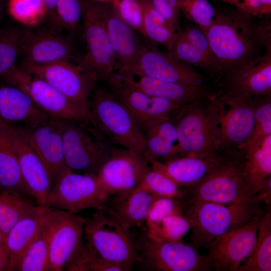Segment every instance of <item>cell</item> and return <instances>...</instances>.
Returning <instances> with one entry per match:
<instances>
[{
  "label": "cell",
  "mask_w": 271,
  "mask_h": 271,
  "mask_svg": "<svg viewBox=\"0 0 271 271\" xmlns=\"http://www.w3.org/2000/svg\"><path fill=\"white\" fill-rule=\"evenodd\" d=\"M53 119L63 139L68 168L96 175L115 146L90 121Z\"/></svg>",
  "instance_id": "8992f818"
},
{
  "label": "cell",
  "mask_w": 271,
  "mask_h": 271,
  "mask_svg": "<svg viewBox=\"0 0 271 271\" xmlns=\"http://www.w3.org/2000/svg\"><path fill=\"white\" fill-rule=\"evenodd\" d=\"M150 168V164L143 156L115 146L96 175L110 196L138 187Z\"/></svg>",
  "instance_id": "4fadbf2b"
},
{
  "label": "cell",
  "mask_w": 271,
  "mask_h": 271,
  "mask_svg": "<svg viewBox=\"0 0 271 271\" xmlns=\"http://www.w3.org/2000/svg\"><path fill=\"white\" fill-rule=\"evenodd\" d=\"M143 12V34L151 42L163 46L167 51L173 45L176 35L150 0H140Z\"/></svg>",
  "instance_id": "d590c367"
},
{
  "label": "cell",
  "mask_w": 271,
  "mask_h": 271,
  "mask_svg": "<svg viewBox=\"0 0 271 271\" xmlns=\"http://www.w3.org/2000/svg\"><path fill=\"white\" fill-rule=\"evenodd\" d=\"M7 9L11 18L29 28L39 26L47 18L43 0H8Z\"/></svg>",
  "instance_id": "74e56055"
},
{
  "label": "cell",
  "mask_w": 271,
  "mask_h": 271,
  "mask_svg": "<svg viewBox=\"0 0 271 271\" xmlns=\"http://www.w3.org/2000/svg\"><path fill=\"white\" fill-rule=\"evenodd\" d=\"M261 217L254 218L209 243L205 256L212 270L237 271L253 250Z\"/></svg>",
  "instance_id": "5bb4252c"
},
{
  "label": "cell",
  "mask_w": 271,
  "mask_h": 271,
  "mask_svg": "<svg viewBox=\"0 0 271 271\" xmlns=\"http://www.w3.org/2000/svg\"><path fill=\"white\" fill-rule=\"evenodd\" d=\"M243 169L247 184L255 195L262 181L271 176V134L246 149Z\"/></svg>",
  "instance_id": "4dcf8cb0"
},
{
  "label": "cell",
  "mask_w": 271,
  "mask_h": 271,
  "mask_svg": "<svg viewBox=\"0 0 271 271\" xmlns=\"http://www.w3.org/2000/svg\"><path fill=\"white\" fill-rule=\"evenodd\" d=\"M116 75L127 85L156 97L167 99L183 104L205 98L213 93L206 85H190L166 81L145 76Z\"/></svg>",
  "instance_id": "4316f807"
},
{
  "label": "cell",
  "mask_w": 271,
  "mask_h": 271,
  "mask_svg": "<svg viewBox=\"0 0 271 271\" xmlns=\"http://www.w3.org/2000/svg\"><path fill=\"white\" fill-rule=\"evenodd\" d=\"M95 253L83 240L71 256L64 269L68 271H90Z\"/></svg>",
  "instance_id": "bcb514c9"
},
{
  "label": "cell",
  "mask_w": 271,
  "mask_h": 271,
  "mask_svg": "<svg viewBox=\"0 0 271 271\" xmlns=\"http://www.w3.org/2000/svg\"><path fill=\"white\" fill-rule=\"evenodd\" d=\"M9 262V258L0 253V270H6Z\"/></svg>",
  "instance_id": "11a10c76"
},
{
  "label": "cell",
  "mask_w": 271,
  "mask_h": 271,
  "mask_svg": "<svg viewBox=\"0 0 271 271\" xmlns=\"http://www.w3.org/2000/svg\"><path fill=\"white\" fill-rule=\"evenodd\" d=\"M145 76L178 84L203 86L207 78L192 67L156 49L145 47L129 75Z\"/></svg>",
  "instance_id": "ffe728a7"
},
{
  "label": "cell",
  "mask_w": 271,
  "mask_h": 271,
  "mask_svg": "<svg viewBox=\"0 0 271 271\" xmlns=\"http://www.w3.org/2000/svg\"><path fill=\"white\" fill-rule=\"evenodd\" d=\"M173 214H182L181 199L157 198L153 203L149 211L146 221L147 226Z\"/></svg>",
  "instance_id": "f6af8a7d"
},
{
  "label": "cell",
  "mask_w": 271,
  "mask_h": 271,
  "mask_svg": "<svg viewBox=\"0 0 271 271\" xmlns=\"http://www.w3.org/2000/svg\"><path fill=\"white\" fill-rule=\"evenodd\" d=\"M270 17H253L237 8L217 9L205 34L222 73L252 61L271 46Z\"/></svg>",
  "instance_id": "6da1fadb"
},
{
  "label": "cell",
  "mask_w": 271,
  "mask_h": 271,
  "mask_svg": "<svg viewBox=\"0 0 271 271\" xmlns=\"http://www.w3.org/2000/svg\"><path fill=\"white\" fill-rule=\"evenodd\" d=\"M90 122L114 146L143 156L146 142L127 109L105 87L93 89L88 99Z\"/></svg>",
  "instance_id": "277c9868"
},
{
  "label": "cell",
  "mask_w": 271,
  "mask_h": 271,
  "mask_svg": "<svg viewBox=\"0 0 271 271\" xmlns=\"http://www.w3.org/2000/svg\"><path fill=\"white\" fill-rule=\"evenodd\" d=\"M115 195L106 213L126 230L146 223L151 206L158 198L140 186Z\"/></svg>",
  "instance_id": "f1b7e54d"
},
{
  "label": "cell",
  "mask_w": 271,
  "mask_h": 271,
  "mask_svg": "<svg viewBox=\"0 0 271 271\" xmlns=\"http://www.w3.org/2000/svg\"><path fill=\"white\" fill-rule=\"evenodd\" d=\"M237 271L271 270V209L267 208L260 218L257 235L251 255Z\"/></svg>",
  "instance_id": "836d02e7"
},
{
  "label": "cell",
  "mask_w": 271,
  "mask_h": 271,
  "mask_svg": "<svg viewBox=\"0 0 271 271\" xmlns=\"http://www.w3.org/2000/svg\"><path fill=\"white\" fill-rule=\"evenodd\" d=\"M264 203L256 195L227 204L213 202L182 204V214L190 224V239L196 247H207L216 238L261 216Z\"/></svg>",
  "instance_id": "7a4b0ae2"
},
{
  "label": "cell",
  "mask_w": 271,
  "mask_h": 271,
  "mask_svg": "<svg viewBox=\"0 0 271 271\" xmlns=\"http://www.w3.org/2000/svg\"><path fill=\"white\" fill-rule=\"evenodd\" d=\"M47 11V17L54 29L59 31L63 28L57 14V0H43Z\"/></svg>",
  "instance_id": "681fc988"
},
{
  "label": "cell",
  "mask_w": 271,
  "mask_h": 271,
  "mask_svg": "<svg viewBox=\"0 0 271 271\" xmlns=\"http://www.w3.org/2000/svg\"><path fill=\"white\" fill-rule=\"evenodd\" d=\"M52 229L53 221L50 209L46 207L40 231L22 258L17 270H48L49 244Z\"/></svg>",
  "instance_id": "d6a6232c"
},
{
  "label": "cell",
  "mask_w": 271,
  "mask_h": 271,
  "mask_svg": "<svg viewBox=\"0 0 271 271\" xmlns=\"http://www.w3.org/2000/svg\"><path fill=\"white\" fill-rule=\"evenodd\" d=\"M139 126L146 142L143 156L149 164L178 157V137L173 116L151 119Z\"/></svg>",
  "instance_id": "484cf974"
},
{
  "label": "cell",
  "mask_w": 271,
  "mask_h": 271,
  "mask_svg": "<svg viewBox=\"0 0 271 271\" xmlns=\"http://www.w3.org/2000/svg\"><path fill=\"white\" fill-rule=\"evenodd\" d=\"M51 118L23 90L0 82V119L8 123L32 126Z\"/></svg>",
  "instance_id": "83f0119b"
},
{
  "label": "cell",
  "mask_w": 271,
  "mask_h": 271,
  "mask_svg": "<svg viewBox=\"0 0 271 271\" xmlns=\"http://www.w3.org/2000/svg\"><path fill=\"white\" fill-rule=\"evenodd\" d=\"M221 92L271 96V46L252 61L222 74Z\"/></svg>",
  "instance_id": "44dd1931"
},
{
  "label": "cell",
  "mask_w": 271,
  "mask_h": 271,
  "mask_svg": "<svg viewBox=\"0 0 271 271\" xmlns=\"http://www.w3.org/2000/svg\"><path fill=\"white\" fill-rule=\"evenodd\" d=\"M226 154L217 153L206 157H177L165 161L150 163L180 188L194 186L208 176L223 161Z\"/></svg>",
  "instance_id": "cb8c5ba5"
},
{
  "label": "cell",
  "mask_w": 271,
  "mask_h": 271,
  "mask_svg": "<svg viewBox=\"0 0 271 271\" xmlns=\"http://www.w3.org/2000/svg\"><path fill=\"white\" fill-rule=\"evenodd\" d=\"M264 16H270L271 0H260Z\"/></svg>",
  "instance_id": "f5cc1de1"
},
{
  "label": "cell",
  "mask_w": 271,
  "mask_h": 271,
  "mask_svg": "<svg viewBox=\"0 0 271 271\" xmlns=\"http://www.w3.org/2000/svg\"><path fill=\"white\" fill-rule=\"evenodd\" d=\"M0 253L9 258V254L6 245L5 238L0 228Z\"/></svg>",
  "instance_id": "816d5d0a"
},
{
  "label": "cell",
  "mask_w": 271,
  "mask_h": 271,
  "mask_svg": "<svg viewBox=\"0 0 271 271\" xmlns=\"http://www.w3.org/2000/svg\"><path fill=\"white\" fill-rule=\"evenodd\" d=\"M57 14L62 28L75 33L82 20L81 0H57Z\"/></svg>",
  "instance_id": "ee69618b"
},
{
  "label": "cell",
  "mask_w": 271,
  "mask_h": 271,
  "mask_svg": "<svg viewBox=\"0 0 271 271\" xmlns=\"http://www.w3.org/2000/svg\"><path fill=\"white\" fill-rule=\"evenodd\" d=\"M93 2L103 4H109L111 0H90Z\"/></svg>",
  "instance_id": "6f0895ef"
},
{
  "label": "cell",
  "mask_w": 271,
  "mask_h": 271,
  "mask_svg": "<svg viewBox=\"0 0 271 271\" xmlns=\"http://www.w3.org/2000/svg\"><path fill=\"white\" fill-rule=\"evenodd\" d=\"M34 149L47 168L53 183L67 166L63 139L52 118L32 126H24Z\"/></svg>",
  "instance_id": "d4e9b609"
},
{
  "label": "cell",
  "mask_w": 271,
  "mask_h": 271,
  "mask_svg": "<svg viewBox=\"0 0 271 271\" xmlns=\"http://www.w3.org/2000/svg\"><path fill=\"white\" fill-rule=\"evenodd\" d=\"M236 8L253 17L261 18L264 16L260 0H241Z\"/></svg>",
  "instance_id": "c3c4849f"
},
{
  "label": "cell",
  "mask_w": 271,
  "mask_h": 271,
  "mask_svg": "<svg viewBox=\"0 0 271 271\" xmlns=\"http://www.w3.org/2000/svg\"><path fill=\"white\" fill-rule=\"evenodd\" d=\"M21 67L41 78L71 99L88 100L96 82L73 63L61 61L47 65L22 63Z\"/></svg>",
  "instance_id": "ac0fdd59"
},
{
  "label": "cell",
  "mask_w": 271,
  "mask_h": 271,
  "mask_svg": "<svg viewBox=\"0 0 271 271\" xmlns=\"http://www.w3.org/2000/svg\"><path fill=\"white\" fill-rule=\"evenodd\" d=\"M139 260L147 269L155 271L212 270L205 255L182 242L159 241L146 232L137 239Z\"/></svg>",
  "instance_id": "7c38bea8"
},
{
  "label": "cell",
  "mask_w": 271,
  "mask_h": 271,
  "mask_svg": "<svg viewBox=\"0 0 271 271\" xmlns=\"http://www.w3.org/2000/svg\"><path fill=\"white\" fill-rule=\"evenodd\" d=\"M103 82L105 87L130 112L139 125L156 118L173 116L182 105L133 88L121 81L115 73Z\"/></svg>",
  "instance_id": "d6986e66"
},
{
  "label": "cell",
  "mask_w": 271,
  "mask_h": 271,
  "mask_svg": "<svg viewBox=\"0 0 271 271\" xmlns=\"http://www.w3.org/2000/svg\"><path fill=\"white\" fill-rule=\"evenodd\" d=\"M0 188L29 195L17 155L1 119Z\"/></svg>",
  "instance_id": "1f68e13d"
},
{
  "label": "cell",
  "mask_w": 271,
  "mask_h": 271,
  "mask_svg": "<svg viewBox=\"0 0 271 271\" xmlns=\"http://www.w3.org/2000/svg\"><path fill=\"white\" fill-rule=\"evenodd\" d=\"M82 35L86 51L78 65L95 82H104L116 72L106 28L107 4L81 0Z\"/></svg>",
  "instance_id": "5b68a950"
},
{
  "label": "cell",
  "mask_w": 271,
  "mask_h": 271,
  "mask_svg": "<svg viewBox=\"0 0 271 271\" xmlns=\"http://www.w3.org/2000/svg\"><path fill=\"white\" fill-rule=\"evenodd\" d=\"M255 195L267 206H270L271 176L267 177L262 181Z\"/></svg>",
  "instance_id": "f907efd6"
},
{
  "label": "cell",
  "mask_w": 271,
  "mask_h": 271,
  "mask_svg": "<svg viewBox=\"0 0 271 271\" xmlns=\"http://www.w3.org/2000/svg\"><path fill=\"white\" fill-rule=\"evenodd\" d=\"M253 100L254 124L246 149L271 134V96H253Z\"/></svg>",
  "instance_id": "60d3db41"
},
{
  "label": "cell",
  "mask_w": 271,
  "mask_h": 271,
  "mask_svg": "<svg viewBox=\"0 0 271 271\" xmlns=\"http://www.w3.org/2000/svg\"><path fill=\"white\" fill-rule=\"evenodd\" d=\"M86 242L94 253L105 260L121 265L128 270L139 260L137 239L104 210L85 218Z\"/></svg>",
  "instance_id": "ba28073f"
},
{
  "label": "cell",
  "mask_w": 271,
  "mask_h": 271,
  "mask_svg": "<svg viewBox=\"0 0 271 271\" xmlns=\"http://www.w3.org/2000/svg\"><path fill=\"white\" fill-rule=\"evenodd\" d=\"M46 207L37 205L9 231L6 238L9 254V262L6 270H17L22 258L40 231Z\"/></svg>",
  "instance_id": "f546056e"
},
{
  "label": "cell",
  "mask_w": 271,
  "mask_h": 271,
  "mask_svg": "<svg viewBox=\"0 0 271 271\" xmlns=\"http://www.w3.org/2000/svg\"><path fill=\"white\" fill-rule=\"evenodd\" d=\"M253 96L214 93L218 114L219 153L243 156L254 124Z\"/></svg>",
  "instance_id": "52a82bcc"
},
{
  "label": "cell",
  "mask_w": 271,
  "mask_h": 271,
  "mask_svg": "<svg viewBox=\"0 0 271 271\" xmlns=\"http://www.w3.org/2000/svg\"><path fill=\"white\" fill-rule=\"evenodd\" d=\"M213 94L182 104L173 115L178 137V157L219 153L218 114Z\"/></svg>",
  "instance_id": "3957f363"
},
{
  "label": "cell",
  "mask_w": 271,
  "mask_h": 271,
  "mask_svg": "<svg viewBox=\"0 0 271 271\" xmlns=\"http://www.w3.org/2000/svg\"><path fill=\"white\" fill-rule=\"evenodd\" d=\"M179 6L186 19L205 33L211 26L217 12L209 0H179Z\"/></svg>",
  "instance_id": "b9f144b4"
},
{
  "label": "cell",
  "mask_w": 271,
  "mask_h": 271,
  "mask_svg": "<svg viewBox=\"0 0 271 271\" xmlns=\"http://www.w3.org/2000/svg\"><path fill=\"white\" fill-rule=\"evenodd\" d=\"M153 7L163 17L170 26L177 32L181 28L180 15L177 14L166 0H150Z\"/></svg>",
  "instance_id": "7dc6e473"
},
{
  "label": "cell",
  "mask_w": 271,
  "mask_h": 271,
  "mask_svg": "<svg viewBox=\"0 0 271 271\" xmlns=\"http://www.w3.org/2000/svg\"><path fill=\"white\" fill-rule=\"evenodd\" d=\"M20 55L24 58L22 63L36 65L61 61L77 65L82 57L78 54L71 39L54 29L23 30Z\"/></svg>",
  "instance_id": "9a60e30c"
},
{
  "label": "cell",
  "mask_w": 271,
  "mask_h": 271,
  "mask_svg": "<svg viewBox=\"0 0 271 271\" xmlns=\"http://www.w3.org/2000/svg\"><path fill=\"white\" fill-rule=\"evenodd\" d=\"M167 52L191 66L219 76L222 74L206 34L194 24L180 28L177 31L175 41Z\"/></svg>",
  "instance_id": "7402d4cb"
},
{
  "label": "cell",
  "mask_w": 271,
  "mask_h": 271,
  "mask_svg": "<svg viewBox=\"0 0 271 271\" xmlns=\"http://www.w3.org/2000/svg\"><path fill=\"white\" fill-rule=\"evenodd\" d=\"M5 0H0V20L2 18Z\"/></svg>",
  "instance_id": "680465c9"
},
{
  "label": "cell",
  "mask_w": 271,
  "mask_h": 271,
  "mask_svg": "<svg viewBox=\"0 0 271 271\" xmlns=\"http://www.w3.org/2000/svg\"><path fill=\"white\" fill-rule=\"evenodd\" d=\"M224 3H228L232 6H235L236 8L241 0H222Z\"/></svg>",
  "instance_id": "9f6ffc18"
},
{
  "label": "cell",
  "mask_w": 271,
  "mask_h": 271,
  "mask_svg": "<svg viewBox=\"0 0 271 271\" xmlns=\"http://www.w3.org/2000/svg\"><path fill=\"white\" fill-rule=\"evenodd\" d=\"M4 122L17 155L29 196L38 205L45 207L53 185L50 174L31 145L24 126Z\"/></svg>",
  "instance_id": "2e32d148"
},
{
  "label": "cell",
  "mask_w": 271,
  "mask_h": 271,
  "mask_svg": "<svg viewBox=\"0 0 271 271\" xmlns=\"http://www.w3.org/2000/svg\"><path fill=\"white\" fill-rule=\"evenodd\" d=\"M2 79L25 92L52 119L76 121L91 120L89 100L74 101L21 66L16 65Z\"/></svg>",
  "instance_id": "30bf717a"
},
{
  "label": "cell",
  "mask_w": 271,
  "mask_h": 271,
  "mask_svg": "<svg viewBox=\"0 0 271 271\" xmlns=\"http://www.w3.org/2000/svg\"><path fill=\"white\" fill-rule=\"evenodd\" d=\"M139 186L158 198L182 199L186 193L185 188L179 187L164 174L151 167Z\"/></svg>",
  "instance_id": "ab89813d"
},
{
  "label": "cell",
  "mask_w": 271,
  "mask_h": 271,
  "mask_svg": "<svg viewBox=\"0 0 271 271\" xmlns=\"http://www.w3.org/2000/svg\"><path fill=\"white\" fill-rule=\"evenodd\" d=\"M23 29L13 26H6L0 29V78L15 65L20 52Z\"/></svg>",
  "instance_id": "f35d334b"
},
{
  "label": "cell",
  "mask_w": 271,
  "mask_h": 271,
  "mask_svg": "<svg viewBox=\"0 0 271 271\" xmlns=\"http://www.w3.org/2000/svg\"><path fill=\"white\" fill-rule=\"evenodd\" d=\"M190 227L189 221L182 214H173L147 226L146 232L154 240L182 242V238Z\"/></svg>",
  "instance_id": "8d00e7d4"
},
{
  "label": "cell",
  "mask_w": 271,
  "mask_h": 271,
  "mask_svg": "<svg viewBox=\"0 0 271 271\" xmlns=\"http://www.w3.org/2000/svg\"><path fill=\"white\" fill-rule=\"evenodd\" d=\"M222 163L198 184L186 188L185 204L213 202L229 204L254 196L246 182L243 156L226 154Z\"/></svg>",
  "instance_id": "9c48e42d"
},
{
  "label": "cell",
  "mask_w": 271,
  "mask_h": 271,
  "mask_svg": "<svg viewBox=\"0 0 271 271\" xmlns=\"http://www.w3.org/2000/svg\"><path fill=\"white\" fill-rule=\"evenodd\" d=\"M96 175L68 170L54 182L45 207L76 213L87 209L104 210L109 200Z\"/></svg>",
  "instance_id": "8fae6325"
},
{
  "label": "cell",
  "mask_w": 271,
  "mask_h": 271,
  "mask_svg": "<svg viewBox=\"0 0 271 271\" xmlns=\"http://www.w3.org/2000/svg\"><path fill=\"white\" fill-rule=\"evenodd\" d=\"M166 1L171 6L175 12L180 14V9L179 6V0H166Z\"/></svg>",
  "instance_id": "db71d44e"
},
{
  "label": "cell",
  "mask_w": 271,
  "mask_h": 271,
  "mask_svg": "<svg viewBox=\"0 0 271 271\" xmlns=\"http://www.w3.org/2000/svg\"><path fill=\"white\" fill-rule=\"evenodd\" d=\"M37 205L22 194L0 188V228L5 241L13 226Z\"/></svg>",
  "instance_id": "e575fe53"
},
{
  "label": "cell",
  "mask_w": 271,
  "mask_h": 271,
  "mask_svg": "<svg viewBox=\"0 0 271 271\" xmlns=\"http://www.w3.org/2000/svg\"><path fill=\"white\" fill-rule=\"evenodd\" d=\"M53 221L50 240L49 268L62 271L83 241L85 217L49 208Z\"/></svg>",
  "instance_id": "e0dca14e"
},
{
  "label": "cell",
  "mask_w": 271,
  "mask_h": 271,
  "mask_svg": "<svg viewBox=\"0 0 271 271\" xmlns=\"http://www.w3.org/2000/svg\"><path fill=\"white\" fill-rule=\"evenodd\" d=\"M106 24L114 55L116 73L120 75H129L146 46L139 41L134 30L118 16L110 4L107 5Z\"/></svg>",
  "instance_id": "603a6c76"
},
{
  "label": "cell",
  "mask_w": 271,
  "mask_h": 271,
  "mask_svg": "<svg viewBox=\"0 0 271 271\" xmlns=\"http://www.w3.org/2000/svg\"><path fill=\"white\" fill-rule=\"evenodd\" d=\"M118 16L134 31L143 34V12L140 0H111Z\"/></svg>",
  "instance_id": "7bdbcfd3"
}]
</instances>
